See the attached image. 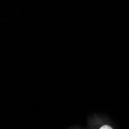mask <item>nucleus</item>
Returning a JSON list of instances; mask_svg holds the SVG:
<instances>
[{
  "label": "nucleus",
  "mask_w": 129,
  "mask_h": 129,
  "mask_svg": "<svg viewBox=\"0 0 129 129\" xmlns=\"http://www.w3.org/2000/svg\"><path fill=\"white\" fill-rule=\"evenodd\" d=\"M100 129H113V128L111 127L108 126V125H104V126H102Z\"/></svg>",
  "instance_id": "1"
}]
</instances>
